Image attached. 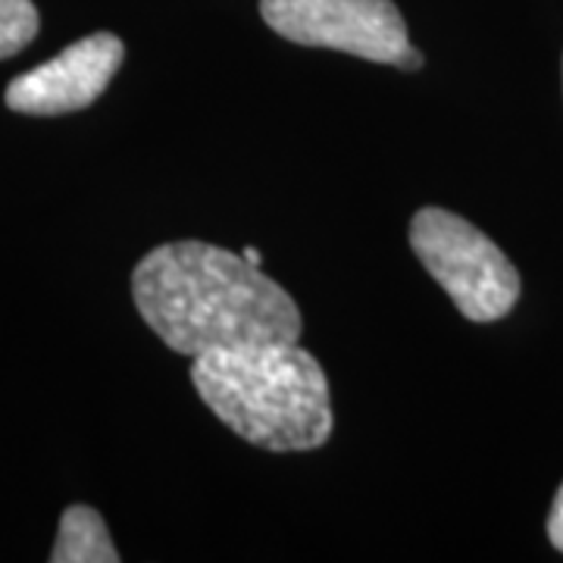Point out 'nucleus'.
I'll use <instances>...</instances> for the list:
<instances>
[{"instance_id": "nucleus-1", "label": "nucleus", "mask_w": 563, "mask_h": 563, "mask_svg": "<svg viewBox=\"0 0 563 563\" xmlns=\"http://www.w3.org/2000/svg\"><path fill=\"white\" fill-rule=\"evenodd\" d=\"M132 298L141 320L185 357L298 342L303 329L298 303L279 282L217 244L173 242L147 251L132 273Z\"/></svg>"}, {"instance_id": "nucleus-2", "label": "nucleus", "mask_w": 563, "mask_h": 563, "mask_svg": "<svg viewBox=\"0 0 563 563\" xmlns=\"http://www.w3.org/2000/svg\"><path fill=\"white\" fill-rule=\"evenodd\" d=\"M191 383L222 426L263 451H313L332 435L329 379L298 342L198 354Z\"/></svg>"}, {"instance_id": "nucleus-3", "label": "nucleus", "mask_w": 563, "mask_h": 563, "mask_svg": "<svg viewBox=\"0 0 563 563\" xmlns=\"http://www.w3.org/2000/svg\"><path fill=\"white\" fill-rule=\"evenodd\" d=\"M410 247L466 320H501L520 298V273L507 254L444 207H422L413 217Z\"/></svg>"}, {"instance_id": "nucleus-4", "label": "nucleus", "mask_w": 563, "mask_h": 563, "mask_svg": "<svg viewBox=\"0 0 563 563\" xmlns=\"http://www.w3.org/2000/svg\"><path fill=\"white\" fill-rule=\"evenodd\" d=\"M263 22L303 47L398 63L410 44L395 0H261Z\"/></svg>"}, {"instance_id": "nucleus-5", "label": "nucleus", "mask_w": 563, "mask_h": 563, "mask_svg": "<svg viewBox=\"0 0 563 563\" xmlns=\"http://www.w3.org/2000/svg\"><path fill=\"white\" fill-rule=\"evenodd\" d=\"M125 47L113 32H95L69 44L7 85V107L25 117H63L98 101L122 66Z\"/></svg>"}, {"instance_id": "nucleus-6", "label": "nucleus", "mask_w": 563, "mask_h": 563, "mask_svg": "<svg viewBox=\"0 0 563 563\" xmlns=\"http://www.w3.org/2000/svg\"><path fill=\"white\" fill-rule=\"evenodd\" d=\"M54 563H117L120 551L110 542V532L103 517L95 507L73 504L66 507L60 520V532L51 551Z\"/></svg>"}, {"instance_id": "nucleus-7", "label": "nucleus", "mask_w": 563, "mask_h": 563, "mask_svg": "<svg viewBox=\"0 0 563 563\" xmlns=\"http://www.w3.org/2000/svg\"><path fill=\"white\" fill-rule=\"evenodd\" d=\"M38 22L32 0H0V60L20 54L38 35Z\"/></svg>"}, {"instance_id": "nucleus-8", "label": "nucleus", "mask_w": 563, "mask_h": 563, "mask_svg": "<svg viewBox=\"0 0 563 563\" xmlns=\"http://www.w3.org/2000/svg\"><path fill=\"white\" fill-rule=\"evenodd\" d=\"M548 539L551 544L563 551V485L554 495V504H551V514H548Z\"/></svg>"}, {"instance_id": "nucleus-9", "label": "nucleus", "mask_w": 563, "mask_h": 563, "mask_svg": "<svg viewBox=\"0 0 563 563\" xmlns=\"http://www.w3.org/2000/svg\"><path fill=\"white\" fill-rule=\"evenodd\" d=\"M395 66H398V69H404V73H417V69H422V51H417L413 44H407Z\"/></svg>"}, {"instance_id": "nucleus-10", "label": "nucleus", "mask_w": 563, "mask_h": 563, "mask_svg": "<svg viewBox=\"0 0 563 563\" xmlns=\"http://www.w3.org/2000/svg\"><path fill=\"white\" fill-rule=\"evenodd\" d=\"M242 257H244V261H247V263H251V266H261V263H263L261 251H257V247H244Z\"/></svg>"}]
</instances>
